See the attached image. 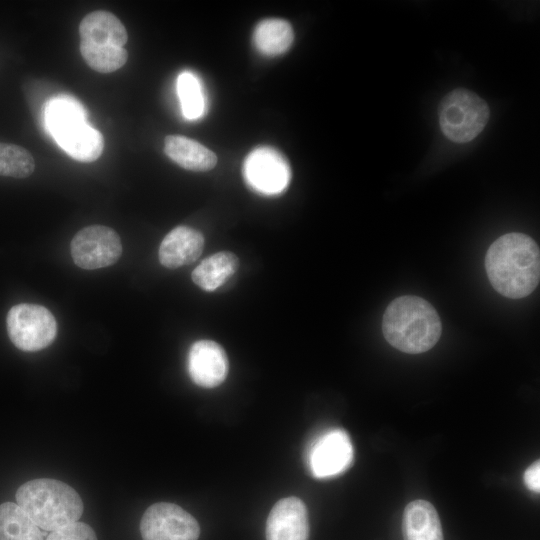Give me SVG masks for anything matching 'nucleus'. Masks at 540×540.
<instances>
[{"label": "nucleus", "mask_w": 540, "mask_h": 540, "mask_svg": "<svg viewBox=\"0 0 540 540\" xmlns=\"http://www.w3.org/2000/svg\"><path fill=\"white\" fill-rule=\"evenodd\" d=\"M485 269L493 288L519 299L530 295L540 280V252L526 234L512 232L496 239L485 256Z\"/></svg>", "instance_id": "obj_1"}, {"label": "nucleus", "mask_w": 540, "mask_h": 540, "mask_svg": "<svg viewBox=\"0 0 540 540\" xmlns=\"http://www.w3.org/2000/svg\"><path fill=\"white\" fill-rule=\"evenodd\" d=\"M382 332L394 348L409 354L428 351L438 342L442 324L436 309L414 295L395 298L382 318Z\"/></svg>", "instance_id": "obj_2"}, {"label": "nucleus", "mask_w": 540, "mask_h": 540, "mask_svg": "<svg viewBox=\"0 0 540 540\" xmlns=\"http://www.w3.org/2000/svg\"><path fill=\"white\" fill-rule=\"evenodd\" d=\"M44 123L58 145L73 159L93 162L102 154V134L86 120L84 107L69 95L50 99L44 107Z\"/></svg>", "instance_id": "obj_3"}, {"label": "nucleus", "mask_w": 540, "mask_h": 540, "mask_svg": "<svg viewBox=\"0 0 540 540\" xmlns=\"http://www.w3.org/2000/svg\"><path fill=\"white\" fill-rule=\"evenodd\" d=\"M16 501L39 528L51 532L77 522L84 509L81 497L71 486L49 478L22 484L16 491Z\"/></svg>", "instance_id": "obj_4"}, {"label": "nucleus", "mask_w": 540, "mask_h": 540, "mask_svg": "<svg viewBox=\"0 0 540 540\" xmlns=\"http://www.w3.org/2000/svg\"><path fill=\"white\" fill-rule=\"evenodd\" d=\"M80 52L89 67L101 73L121 68L127 61L128 35L122 22L107 11L87 14L79 25Z\"/></svg>", "instance_id": "obj_5"}, {"label": "nucleus", "mask_w": 540, "mask_h": 540, "mask_svg": "<svg viewBox=\"0 0 540 540\" xmlns=\"http://www.w3.org/2000/svg\"><path fill=\"white\" fill-rule=\"evenodd\" d=\"M487 103L474 92L457 88L441 100L438 116L443 134L456 143L476 138L489 120Z\"/></svg>", "instance_id": "obj_6"}, {"label": "nucleus", "mask_w": 540, "mask_h": 540, "mask_svg": "<svg viewBox=\"0 0 540 540\" xmlns=\"http://www.w3.org/2000/svg\"><path fill=\"white\" fill-rule=\"evenodd\" d=\"M6 327L11 342L26 352L46 348L57 333L53 314L44 306L30 303L13 306L7 314Z\"/></svg>", "instance_id": "obj_7"}, {"label": "nucleus", "mask_w": 540, "mask_h": 540, "mask_svg": "<svg viewBox=\"0 0 540 540\" xmlns=\"http://www.w3.org/2000/svg\"><path fill=\"white\" fill-rule=\"evenodd\" d=\"M122 250L118 233L103 225H92L81 229L70 244L74 263L87 270L100 269L116 263Z\"/></svg>", "instance_id": "obj_8"}, {"label": "nucleus", "mask_w": 540, "mask_h": 540, "mask_svg": "<svg viewBox=\"0 0 540 540\" xmlns=\"http://www.w3.org/2000/svg\"><path fill=\"white\" fill-rule=\"evenodd\" d=\"M140 532L143 540H198L200 527L180 506L159 502L144 512Z\"/></svg>", "instance_id": "obj_9"}, {"label": "nucleus", "mask_w": 540, "mask_h": 540, "mask_svg": "<svg viewBox=\"0 0 540 540\" xmlns=\"http://www.w3.org/2000/svg\"><path fill=\"white\" fill-rule=\"evenodd\" d=\"M353 445L347 432L332 428L321 433L307 452V465L313 477L325 479L346 471L352 464Z\"/></svg>", "instance_id": "obj_10"}, {"label": "nucleus", "mask_w": 540, "mask_h": 540, "mask_svg": "<svg viewBox=\"0 0 540 540\" xmlns=\"http://www.w3.org/2000/svg\"><path fill=\"white\" fill-rule=\"evenodd\" d=\"M243 175L245 182L254 191L264 195H277L288 186L291 170L279 152L269 147H259L245 159Z\"/></svg>", "instance_id": "obj_11"}, {"label": "nucleus", "mask_w": 540, "mask_h": 540, "mask_svg": "<svg viewBox=\"0 0 540 540\" xmlns=\"http://www.w3.org/2000/svg\"><path fill=\"white\" fill-rule=\"evenodd\" d=\"M187 369L198 386L214 388L227 377L229 362L222 346L212 340L194 342L188 352Z\"/></svg>", "instance_id": "obj_12"}, {"label": "nucleus", "mask_w": 540, "mask_h": 540, "mask_svg": "<svg viewBox=\"0 0 540 540\" xmlns=\"http://www.w3.org/2000/svg\"><path fill=\"white\" fill-rule=\"evenodd\" d=\"M308 512L297 497L279 500L271 509L266 522L267 540H308Z\"/></svg>", "instance_id": "obj_13"}, {"label": "nucleus", "mask_w": 540, "mask_h": 540, "mask_svg": "<svg viewBox=\"0 0 540 540\" xmlns=\"http://www.w3.org/2000/svg\"><path fill=\"white\" fill-rule=\"evenodd\" d=\"M204 242L200 231L189 226H177L163 238L158 251L159 261L169 269L188 265L201 255Z\"/></svg>", "instance_id": "obj_14"}, {"label": "nucleus", "mask_w": 540, "mask_h": 540, "mask_svg": "<svg viewBox=\"0 0 540 540\" xmlns=\"http://www.w3.org/2000/svg\"><path fill=\"white\" fill-rule=\"evenodd\" d=\"M402 532L404 540H443L438 513L425 500L412 501L405 507Z\"/></svg>", "instance_id": "obj_15"}, {"label": "nucleus", "mask_w": 540, "mask_h": 540, "mask_svg": "<svg viewBox=\"0 0 540 540\" xmlns=\"http://www.w3.org/2000/svg\"><path fill=\"white\" fill-rule=\"evenodd\" d=\"M164 151L179 166L191 171H208L217 163L214 152L181 135H168L164 141Z\"/></svg>", "instance_id": "obj_16"}, {"label": "nucleus", "mask_w": 540, "mask_h": 540, "mask_svg": "<svg viewBox=\"0 0 540 540\" xmlns=\"http://www.w3.org/2000/svg\"><path fill=\"white\" fill-rule=\"evenodd\" d=\"M238 257L229 251L217 252L204 259L192 272L193 282L205 291L223 285L238 269Z\"/></svg>", "instance_id": "obj_17"}, {"label": "nucleus", "mask_w": 540, "mask_h": 540, "mask_svg": "<svg viewBox=\"0 0 540 540\" xmlns=\"http://www.w3.org/2000/svg\"><path fill=\"white\" fill-rule=\"evenodd\" d=\"M293 29L283 19L270 18L259 22L253 33V42L257 50L267 56L284 53L292 44Z\"/></svg>", "instance_id": "obj_18"}, {"label": "nucleus", "mask_w": 540, "mask_h": 540, "mask_svg": "<svg viewBox=\"0 0 540 540\" xmlns=\"http://www.w3.org/2000/svg\"><path fill=\"white\" fill-rule=\"evenodd\" d=\"M0 540H43L39 527L12 502L0 505Z\"/></svg>", "instance_id": "obj_19"}, {"label": "nucleus", "mask_w": 540, "mask_h": 540, "mask_svg": "<svg viewBox=\"0 0 540 540\" xmlns=\"http://www.w3.org/2000/svg\"><path fill=\"white\" fill-rule=\"evenodd\" d=\"M177 91L185 118L194 120L205 113V98L196 75L190 71L182 72L177 79Z\"/></svg>", "instance_id": "obj_20"}, {"label": "nucleus", "mask_w": 540, "mask_h": 540, "mask_svg": "<svg viewBox=\"0 0 540 540\" xmlns=\"http://www.w3.org/2000/svg\"><path fill=\"white\" fill-rule=\"evenodd\" d=\"M35 169V161L25 148L0 142V176L26 178Z\"/></svg>", "instance_id": "obj_21"}, {"label": "nucleus", "mask_w": 540, "mask_h": 540, "mask_svg": "<svg viewBox=\"0 0 540 540\" xmlns=\"http://www.w3.org/2000/svg\"><path fill=\"white\" fill-rule=\"evenodd\" d=\"M46 540H97V536L88 524L77 521L52 531Z\"/></svg>", "instance_id": "obj_22"}, {"label": "nucleus", "mask_w": 540, "mask_h": 540, "mask_svg": "<svg viewBox=\"0 0 540 540\" xmlns=\"http://www.w3.org/2000/svg\"><path fill=\"white\" fill-rule=\"evenodd\" d=\"M524 483L528 489L539 493L540 491V464L535 461L524 473Z\"/></svg>", "instance_id": "obj_23"}]
</instances>
